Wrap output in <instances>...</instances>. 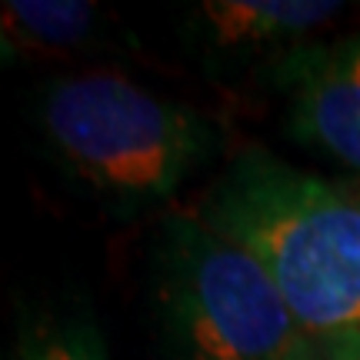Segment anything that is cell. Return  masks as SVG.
Listing matches in <instances>:
<instances>
[{"instance_id": "4", "label": "cell", "mask_w": 360, "mask_h": 360, "mask_svg": "<svg viewBox=\"0 0 360 360\" xmlns=\"http://www.w3.org/2000/svg\"><path fill=\"white\" fill-rule=\"evenodd\" d=\"M277 67L290 134L360 174V34L304 44Z\"/></svg>"}, {"instance_id": "2", "label": "cell", "mask_w": 360, "mask_h": 360, "mask_svg": "<svg viewBox=\"0 0 360 360\" xmlns=\"http://www.w3.org/2000/svg\"><path fill=\"white\" fill-rule=\"evenodd\" d=\"M34 120L57 164L124 214L177 197L217 150L200 110L110 70L47 80Z\"/></svg>"}, {"instance_id": "1", "label": "cell", "mask_w": 360, "mask_h": 360, "mask_svg": "<svg viewBox=\"0 0 360 360\" xmlns=\"http://www.w3.org/2000/svg\"><path fill=\"white\" fill-rule=\"evenodd\" d=\"M197 217L267 270L307 340L360 337V193L250 147Z\"/></svg>"}, {"instance_id": "6", "label": "cell", "mask_w": 360, "mask_h": 360, "mask_svg": "<svg viewBox=\"0 0 360 360\" xmlns=\"http://www.w3.org/2000/svg\"><path fill=\"white\" fill-rule=\"evenodd\" d=\"M101 11L84 0H7L4 47L13 53H70L97 37Z\"/></svg>"}, {"instance_id": "3", "label": "cell", "mask_w": 360, "mask_h": 360, "mask_svg": "<svg viewBox=\"0 0 360 360\" xmlns=\"http://www.w3.org/2000/svg\"><path fill=\"white\" fill-rule=\"evenodd\" d=\"M167 360H297L307 334L267 270L197 214L160 224L150 257Z\"/></svg>"}, {"instance_id": "8", "label": "cell", "mask_w": 360, "mask_h": 360, "mask_svg": "<svg viewBox=\"0 0 360 360\" xmlns=\"http://www.w3.org/2000/svg\"><path fill=\"white\" fill-rule=\"evenodd\" d=\"M297 360H360V337H340V340H307V347Z\"/></svg>"}, {"instance_id": "5", "label": "cell", "mask_w": 360, "mask_h": 360, "mask_svg": "<svg viewBox=\"0 0 360 360\" xmlns=\"http://www.w3.org/2000/svg\"><path fill=\"white\" fill-rule=\"evenodd\" d=\"M344 11L330 0H204L193 11L200 47L220 57H287Z\"/></svg>"}, {"instance_id": "7", "label": "cell", "mask_w": 360, "mask_h": 360, "mask_svg": "<svg viewBox=\"0 0 360 360\" xmlns=\"http://www.w3.org/2000/svg\"><path fill=\"white\" fill-rule=\"evenodd\" d=\"M20 360H107V347L87 314H57L24 330Z\"/></svg>"}]
</instances>
